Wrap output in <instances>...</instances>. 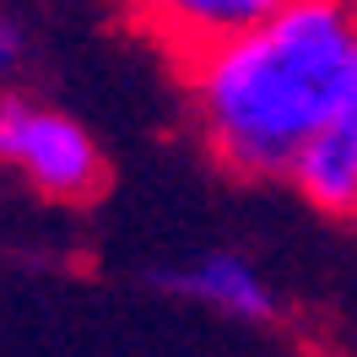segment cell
<instances>
[{
    "label": "cell",
    "mask_w": 357,
    "mask_h": 357,
    "mask_svg": "<svg viewBox=\"0 0 357 357\" xmlns=\"http://www.w3.org/2000/svg\"><path fill=\"white\" fill-rule=\"evenodd\" d=\"M201 146L233 178H287L298 152L357 114V0H292L184 60Z\"/></svg>",
    "instance_id": "obj_1"
},
{
    "label": "cell",
    "mask_w": 357,
    "mask_h": 357,
    "mask_svg": "<svg viewBox=\"0 0 357 357\" xmlns=\"http://www.w3.org/2000/svg\"><path fill=\"white\" fill-rule=\"evenodd\" d=\"M0 162L44 201H92L103 190V152L92 130L38 98H0Z\"/></svg>",
    "instance_id": "obj_2"
},
{
    "label": "cell",
    "mask_w": 357,
    "mask_h": 357,
    "mask_svg": "<svg viewBox=\"0 0 357 357\" xmlns=\"http://www.w3.org/2000/svg\"><path fill=\"white\" fill-rule=\"evenodd\" d=\"M152 282L162 292H174V298H190V303L222 314V319H244V325H266V319H276V309H282V298H276V287L260 276V266L244 260V255H233V249L195 255V260H184V266L157 271Z\"/></svg>",
    "instance_id": "obj_3"
},
{
    "label": "cell",
    "mask_w": 357,
    "mask_h": 357,
    "mask_svg": "<svg viewBox=\"0 0 357 357\" xmlns=\"http://www.w3.org/2000/svg\"><path fill=\"white\" fill-rule=\"evenodd\" d=\"M282 6H292V0H130L146 38H157L178 66L206 54L211 44L233 38V33L276 17Z\"/></svg>",
    "instance_id": "obj_4"
},
{
    "label": "cell",
    "mask_w": 357,
    "mask_h": 357,
    "mask_svg": "<svg viewBox=\"0 0 357 357\" xmlns=\"http://www.w3.org/2000/svg\"><path fill=\"white\" fill-rule=\"evenodd\" d=\"M287 184L325 217H357V114L314 135L287 168Z\"/></svg>",
    "instance_id": "obj_5"
},
{
    "label": "cell",
    "mask_w": 357,
    "mask_h": 357,
    "mask_svg": "<svg viewBox=\"0 0 357 357\" xmlns=\"http://www.w3.org/2000/svg\"><path fill=\"white\" fill-rule=\"evenodd\" d=\"M22 49H27V38H22V27L11 22L6 11H0V76L6 70H17L22 66Z\"/></svg>",
    "instance_id": "obj_6"
}]
</instances>
